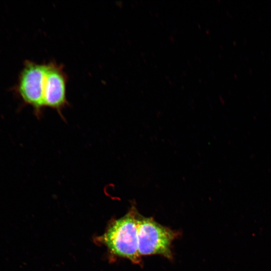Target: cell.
I'll return each instance as SVG.
<instances>
[{"mask_svg": "<svg viewBox=\"0 0 271 271\" xmlns=\"http://www.w3.org/2000/svg\"><path fill=\"white\" fill-rule=\"evenodd\" d=\"M47 63L26 61L20 74L17 91L22 100L31 105L36 115L42 114Z\"/></svg>", "mask_w": 271, "mask_h": 271, "instance_id": "3", "label": "cell"}, {"mask_svg": "<svg viewBox=\"0 0 271 271\" xmlns=\"http://www.w3.org/2000/svg\"><path fill=\"white\" fill-rule=\"evenodd\" d=\"M135 207L115 220L102 237V242L113 254L134 263L140 261L138 248V218Z\"/></svg>", "mask_w": 271, "mask_h": 271, "instance_id": "1", "label": "cell"}, {"mask_svg": "<svg viewBox=\"0 0 271 271\" xmlns=\"http://www.w3.org/2000/svg\"><path fill=\"white\" fill-rule=\"evenodd\" d=\"M176 236L174 231L159 224L152 218L139 214L138 248L140 256L161 254L170 258L171 245Z\"/></svg>", "mask_w": 271, "mask_h": 271, "instance_id": "2", "label": "cell"}, {"mask_svg": "<svg viewBox=\"0 0 271 271\" xmlns=\"http://www.w3.org/2000/svg\"><path fill=\"white\" fill-rule=\"evenodd\" d=\"M67 76L63 65L52 61L47 63L44 90V105L57 111L61 117L68 105L66 96Z\"/></svg>", "mask_w": 271, "mask_h": 271, "instance_id": "4", "label": "cell"}]
</instances>
